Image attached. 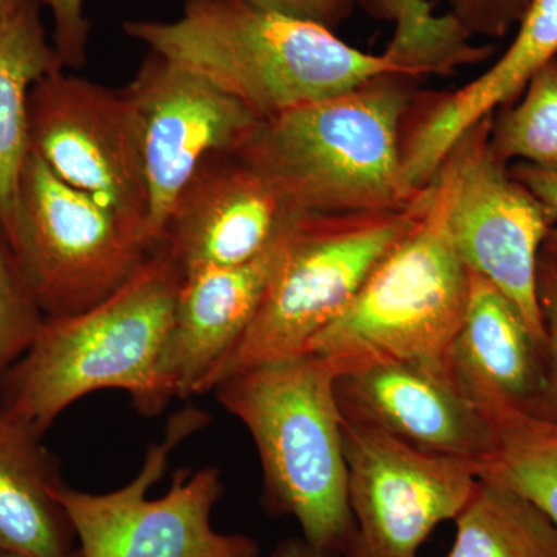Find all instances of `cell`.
<instances>
[{"label":"cell","instance_id":"1","mask_svg":"<svg viewBox=\"0 0 557 557\" xmlns=\"http://www.w3.org/2000/svg\"><path fill=\"white\" fill-rule=\"evenodd\" d=\"M183 271L164 244L115 293L69 317L46 318L0 386V406L46 434L69 406L97 391L129 394L143 416L170 405L161 357Z\"/></svg>","mask_w":557,"mask_h":557},{"label":"cell","instance_id":"2","mask_svg":"<svg viewBox=\"0 0 557 557\" xmlns=\"http://www.w3.org/2000/svg\"><path fill=\"white\" fill-rule=\"evenodd\" d=\"M123 30L149 51L203 76L259 120L386 73L406 75L384 53H364L335 32L244 0H186L177 20L126 21Z\"/></svg>","mask_w":557,"mask_h":557},{"label":"cell","instance_id":"3","mask_svg":"<svg viewBox=\"0 0 557 557\" xmlns=\"http://www.w3.org/2000/svg\"><path fill=\"white\" fill-rule=\"evenodd\" d=\"M416 78L386 73L259 120L237 153L302 214L392 211L424 190L403 172V121Z\"/></svg>","mask_w":557,"mask_h":557},{"label":"cell","instance_id":"4","mask_svg":"<svg viewBox=\"0 0 557 557\" xmlns=\"http://www.w3.org/2000/svg\"><path fill=\"white\" fill-rule=\"evenodd\" d=\"M339 375L329 359L302 354L242 370L212 391L255 442L267 509L295 519L307 544L335 557L355 533Z\"/></svg>","mask_w":557,"mask_h":557},{"label":"cell","instance_id":"5","mask_svg":"<svg viewBox=\"0 0 557 557\" xmlns=\"http://www.w3.org/2000/svg\"><path fill=\"white\" fill-rule=\"evenodd\" d=\"M450 190L453 168L445 159L412 228L306 354L329 359L341 375L406 362L453 379L450 354L467 311L469 270L449 236Z\"/></svg>","mask_w":557,"mask_h":557},{"label":"cell","instance_id":"6","mask_svg":"<svg viewBox=\"0 0 557 557\" xmlns=\"http://www.w3.org/2000/svg\"><path fill=\"white\" fill-rule=\"evenodd\" d=\"M420 199L392 211L304 214L271 278L258 313L239 343L209 375L201 394L234 373L306 354L420 218Z\"/></svg>","mask_w":557,"mask_h":557},{"label":"cell","instance_id":"7","mask_svg":"<svg viewBox=\"0 0 557 557\" xmlns=\"http://www.w3.org/2000/svg\"><path fill=\"white\" fill-rule=\"evenodd\" d=\"M46 318L89 310L123 287L160 244L148 231L65 185L28 153L9 236Z\"/></svg>","mask_w":557,"mask_h":557},{"label":"cell","instance_id":"8","mask_svg":"<svg viewBox=\"0 0 557 557\" xmlns=\"http://www.w3.org/2000/svg\"><path fill=\"white\" fill-rule=\"evenodd\" d=\"M205 424L208 416L200 410L175 413L164 438L149 446L137 478L120 490L91 494L64 482L53 486L84 557H259L255 539L212 527L225 491L218 468L180 469L166 494L149 497L172 450Z\"/></svg>","mask_w":557,"mask_h":557},{"label":"cell","instance_id":"9","mask_svg":"<svg viewBox=\"0 0 557 557\" xmlns=\"http://www.w3.org/2000/svg\"><path fill=\"white\" fill-rule=\"evenodd\" d=\"M28 150L65 185L149 233L141 138L126 89L65 69L42 76L28 95Z\"/></svg>","mask_w":557,"mask_h":557},{"label":"cell","instance_id":"10","mask_svg":"<svg viewBox=\"0 0 557 557\" xmlns=\"http://www.w3.org/2000/svg\"><path fill=\"white\" fill-rule=\"evenodd\" d=\"M493 119L486 116L465 132L446 157L453 168L449 236L467 269L516 304L544 355L537 263L555 218L494 156Z\"/></svg>","mask_w":557,"mask_h":557},{"label":"cell","instance_id":"11","mask_svg":"<svg viewBox=\"0 0 557 557\" xmlns=\"http://www.w3.org/2000/svg\"><path fill=\"white\" fill-rule=\"evenodd\" d=\"M344 449L355 533L343 557H418L429 534L457 518L483 471L346 420Z\"/></svg>","mask_w":557,"mask_h":557},{"label":"cell","instance_id":"12","mask_svg":"<svg viewBox=\"0 0 557 557\" xmlns=\"http://www.w3.org/2000/svg\"><path fill=\"white\" fill-rule=\"evenodd\" d=\"M137 112L150 237L161 244L180 194L214 153L237 152L259 119L203 76L149 51L126 89Z\"/></svg>","mask_w":557,"mask_h":557},{"label":"cell","instance_id":"13","mask_svg":"<svg viewBox=\"0 0 557 557\" xmlns=\"http://www.w3.org/2000/svg\"><path fill=\"white\" fill-rule=\"evenodd\" d=\"M304 215L237 152L214 153L180 194L161 244L183 276L255 259Z\"/></svg>","mask_w":557,"mask_h":557},{"label":"cell","instance_id":"14","mask_svg":"<svg viewBox=\"0 0 557 557\" xmlns=\"http://www.w3.org/2000/svg\"><path fill=\"white\" fill-rule=\"evenodd\" d=\"M341 416L406 445L485 469L497 449L493 424L450 376L406 362H380L336 380Z\"/></svg>","mask_w":557,"mask_h":557},{"label":"cell","instance_id":"15","mask_svg":"<svg viewBox=\"0 0 557 557\" xmlns=\"http://www.w3.org/2000/svg\"><path fill=\"white\" fill-rule=\"evenodd\" d=\"M299 219L248 262L183 276L161 357V379L172 398L201 395L209 375L239 343L258 313Z\"/></svg>","mask_w":557,"mask_h":557},{"label":"cell","instance_id":"16","mask_svg":"<svg viewBox=\"0 0 557 557\" xmlns=\"http://www.w3.org/2000/svg\"><path fill=\"white\" fill-rule=\"evenodd\" d=\"M557 58V0H531L505 53L483 75L432 102L403 141L410 188H428L465 132L519 98L534 73Z\"/></svg>","mask_w":557,"mask_h":557},{"label":"cell","instance_id":"17","mask_svg":"<svg viewBox=\"0 0 557 557\" xmlns=\"http://www.w3.org/2000/svg\"><path fill=\"white\" fill-rule=\"evenodd\" d=\"M450 372L483 413L515 406L534 413L544 387V362L516 304L469 271L463 322L454 341Z\"/></svg>","mask_w":557,"mask_h":557},{"label":"cell","instance_id":"18","mask_svg":"<svg viewBox=\"0 0 557 557\" xmlns=\"http://www.w3.org/2000/svg\"><path fill=\"white\" fill-rule=\"evenodd\" d=\"M42 434L0 406V553L65 557L78 548L67 512L53 496L60 460Z\"/></svg>","mask_w":557,"mask_h":557},{"label":"cell","instance_id":"19","mask_svg":"<svg viewBox=\"0 0 557 557\" xmlns=\"http://www.w3.org/2000/svg\"><path fill=\"white\" fill-rule=\"evenodd\" d=\"M39 0L0 22V226L13 228L22 168L28 153V95L36 81L62 67L47 38Z\"/></svg>","mask_w":557,"mask_h":557},{"label":"cell","instance_id":"20","mask_svg":"<svg viewBox=\"0 0 557 557\" xmlns=\"http://www.w3.org/2000/svg\"><path fill=\"white\" fill-rule=\"evenodd\" d=\"M445 557H557V528L518 491L480 475Z\"/></svg>","mask_w":557,"mask_h":557},{"label":"cell","instance_id":"21","mask_svg":"<svg viewBox=\"0 0 557 557\" xmlns=\"http://www.w3.org/2000/svg\"><path fill=\"white\" fill-rule=\"evenodd\" d=\"M372 16L394 22L384 54L412 78L450 75L463 65L491 57L490 46H474L472 36L453 16H437L428 0H355Z\"/></svg>","mask_w":557,"mask_h":557},{"label":"cell","instance_id":"22","mask_svg":"<svg viewBox=\"0 0 557 557\" xmlns=\"http://www.w3.org/2000/svg\"><path fill=\"white\" fill-rule=\"evenodd\" d=\"M497 449L482 474L518 491L557 528V421L515 406L486 412Z\"/></svg>","mask_w":557,"mask_h":557},{"label":"cell","instance_id":"23","mask_svg":"<svg viewBox=\"0 0 557 557\" xmlns=\"http://www.w3.org/2000/svg\"><path fill=\"white\" fill-rule=\"evenodd\" d=\"M519 100L502 109L490 146L504 163L557 164V58L534 73Z\"/></svg>","mask_w":557,"mask_h":557},{"label":"cell","instance_id":"24","mask_svg":"<svg viewBox=\"0 0 557 557\" xmlns=\"http://www.w3.org/2000/svg\"><path fill=\"white\" fill-rule=\"evenodd\" d=\"M46 314L22 277L0 226V386L35 343Z\"/></svg>","mask_w":557,"mask_h":557},{"label":"cell","instance_id":"25","mask_svg":"<svg viewBox=\"0 0 557 557\" xmlns=\"http://www.w3.org/2000/svg\"><path fill=\"white\" fill-rule=\"evenodd\" d=\"M537 298L545 329L544 387L534 413L557 421V259L544 249L537 263Z\"/></svg>","mask_w":557,"mask_h":557},{"label":"cell","instance_id":"26","mask_svg":"<svg viewBox=\"0 0 557 557\" xmlns=\"http://www.w3.org/2000/svg\"><path fill=\"white\" fill-rule=\"evenodd\" d=\"M84 2L86 0H39L53 17V47L64 69L79 70L87 64L90 21Z\"/></svg>","mask_w":557,"mask_h":557},{"label":"cell","instance_id":"27","mask_svg":"<svg viewBox=\"0 0 557 557\" xmlns=\"http://www.w3.org/2000/svg\"><path fill=\"white\" fill-rule=\"evenodd\" d=\"M450 14L471 36L505 38L518 27L531 0H448Z\"/></svg>","mask_w":557,"mask_h":557},{"label":"cell","instance_id":"28","mask_svg":"<svg viewBox=\"0 0 557 557\" xmlns=\"http://www.w3.org/2000/svg\"><path fill=\"white\" fill-rule=\"evenodd\" d=\"M249 5L258 7L292 20L310 22L319 27L335 32L351 14L355 0H244Z\"/></svg>","mask_w":557,"mask_h":557},{"label":"cell","instance_id":"29","mask_svg":"<svg viewBox=\"0 0 557 557\" xmlns=\"http://www.w3.org/2000/svg\"><path fill=\"white\" fill-rule=\"evenodd\" d=\"M509 171L552 211L555 222L542 249L557 259V164L537 166V164L516 163L515 166L509 168Z\"/></svg>","mask_w":557,"mask_h":557},{"label":"cell","instance_id":"30","mask_svg":"<svg viewBox=\"0 0 557 557\" xmlns=\"http://www.w3.org/2000/svg\"><path fill=\"white\" fill-rule=\"evenodd\" d=\"M269 557H335L311 547L302 537H289L278 542Z\"/></svg>","mask_w":557,"mask_h":557},{"label":"cell","instance_id":"31","mask_svg":"<svg viewBox=\"0 0 557 557\" xmlns=\"http://www.w3.org/2000/svg\"><path fill=\"white\" fill-rule=\"evenodd\" d=\"M28 2V0H0V22L9 16L11 11L20 9L22 3Z\"/></svg>","mask_w":557,"mask_h":557},{"label":"cell","instance_id":"32","mask_svg":"<svg viewBox=\"0 0 557 557\" xmlns=\"http://www.w3.org/2000/svg\"><path fill=\"white\" fill-rule=\"evenodd\" d=\"M0 557H28L22 555H13V553H0ZM65 557H84L83 553H81L79 548H76L75 552L70 553L69 556Z\"/></svg>","mask_w":557,"mask_h":557}]
</instances>
